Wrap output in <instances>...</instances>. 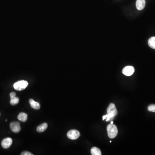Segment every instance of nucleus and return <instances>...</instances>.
Masks as SVG:
<instances>
[{
	"label": "nucleus",
	"instance_id": "nucleus-18",
	"mask_svg": "<svg viewBox=\"0 0 155 155\" xmlns=\"http://www.w3.org/2000/svg\"><path fill=\"white\" fill-rule=\"evenodd\" d=\"M106 116H103V120H105V119H106Z\"/></svg>",
	"mask_w": 155,
	"mask_h": 155
},
{
	"label": "nucleus",
	"instance_id": "nucleus-6",
	"mask_svg": "<svg viewBox=\"0 0 155 155\" xmlns=\"http://www.w3.org/2000/svg\"><path fill=\"white\" fill-rule=\"evenodd\" d=\"M135 68L132 66H127L123 69L122 70V73L126 76H129L132 75L135 72Z\"/></svg>",
	"mask_w": 155,
	"mask_h": 155
},
{
	"label": "nucleus",
	"instance_id": "nucleus-7",
	"mask_svg": "<svg viewBox=\"0 0 155 155\" xmlns=\"http://www.w3.org/2000/svg\"><path fill=\"white\" fill-rule=\"evenodd\" d=\"M13 140L10 137L4 139L1 142V146L4 149L9 148L12 145Z\"/></svg>",
	"mask_w": 155,
	"mask_h": 155
},
{
	"label": "nucleus",
	"instance_id": "nucleus-14",
	"mask_svg": "<svg viewBox=\"0 0 155 155\" xmlns=\"http://www.w3.org/2000/svg\"><path fill=\"white\" fill-rule=\"evenodd\" d=\"M19 102V98L17 97H15L14 98L11 99L10 101V103L11 105H17Z\"/></svg>",
	"mask_w": 155,
	"mask_h": 155
},
{
	"label": "nucleus",
	"instance_id": "nucleus-4",
	"mask_svg": "<svg viewBox=\"0 0 155 155\" xmlns=\"http://www.w3.org/2000/svg\"><path fill=\"white\" fill-rule=\"evenodd\" d=\"M80 132L76 130H72L67 133V137L71 140H76L80 136Z\"/></svg>",
	"mask_w": 155,
	"mask_h": 155
},
{
	"label": "nucleus",
	"instance_id": "nucleus-16",
	"mask_svg": "<svg viewBox=\"0 0 155 155\" xmlns=\"http://www.w3.org/2000/svg\"><path fill=\"white\" fill-rule=\"evenodd\" d=\"M21 155H33V154L32 153H30V152H29L28 151H25L24 152H23V153H22Z\"/></svg>",
	"mask_w": 155,
	"mask_h": 155
},
{
	"label": "nucleus",
	"instance_id": "nucleus-5",
	"mask_svg": "<svg viewBox=\"0 0 155 155\" xmlns=\"http://www.w3.org/2000/svg\"><path fill=\"white\" fill-rule=\"evenodd\" d=\"M10 128L11 130L15 133H18L21 131V127L20 123L19 122H12L10 124Z\"/></svg>",
	"mask_w": 155,
	"mask_h": 155
},
{
	"label": "nucleus",
	"instance_id": "nucleus-12",
	"mask_svg": "<svg viewBox=\"0 0 155 155\" xmlns=\"http://www.w3.org/2000/svg\"><path fill=\"white\" fill-rule=\"evenodd\" d=\"M91 153L92 155H101V152L99 148L94 147L91 149Z\"/></svg>",
	"mask_w": 155,
	"mask_h": 155
},
{
	"label": "nucleus",
	"instance_id": "nucleus-8",
	"mask_svg": "<svg viewBox=\"0 0 155 155\" xmlns=\"http://www.w3.org/2000/svg\"><path fill=\"white\" fill-rule=\"evenodd\" d=\"M145 0H137L136 7L137 10L141 11L144 9L145 6Z\"/></svg>",
	"mask_w": 155,
	"mask_h": 155
},
{
	"label": "nucleus",
	"instance_id": "nucleus-13",
	"mask_svg": "<svg viewBox=\"0 0 155 155\" xmlns=\"http://www.w3.org/2000/svg\"><path fill=\"white\" fill-rule=\"evenodd\" d=\"M148 44L150 48L155 49V37L150 38L148 41Z\"/></svg>",
	"mask_w": 155,
	"mask_h": 155
},
{
	"label": "nucleus",
	"instance_id": "nucleus-1",
	"mask_svg": "<svg viewBox=\"0 0 155 155\" xmlns=\"http://www.w3.org/2000/svg\"><path fill=\"white\" fill-rule=\"evenodd\" d=\"M107 114L105 115L106 116V121L112 120L118 114V111L115 105L114 104H110L107 110Z\"/></svg>",
	"mask_w": 155,
	"mask_h": 155
},
{
	"label": "nucleus",
	"instance_id": "nucleus-11",
	"mask_svg": "<svg viewBox=\"0 0 155 155\" xmlns=\"http://www.w3.org/2000/svg\"><path fill=\"white\" fill-rule=\"evenodd\" d=\"M48 125L47 123H44L42 124L39 126H38L37 128V131L38 132H42L45 131L47 128H48Z\"/></svg>",
	"mask_w": 155,
	"mask_h": 155
},
{
	"label": "nucleus",
	"instance_id": "nucleus-3",
	"mask_svg": "<svg viewBox=\"0 0 155 155\" xmlns=\"http://www.w3.org/2000/svg\"><path fill=\"white\" fill-rule=\"evenodd\" d=\"M28 86V82L25 80H21L14 84L13 87L17 91H21L25 89Z\"/></svg>",
	"mask_w": 155,
	"mask_h": 155
},
{
	"label": "nucleus",
	"instance_id": "nucleus-2",
	"mask_svg": "<svg viewBox=\"0 0 155 155\" xmlns=\"http://www.w3.org/2000/svg\"><path fill=\"white\" fill-rule=\"evenodd\" d=\"M108 135L110 138H114L117 136L118 131L117 127L113 124H109L107 127Z\"/></svg>",
	"mask_w": 155,
	"mask_h": 155
},
{
	"label": "nucleus",
	"instance_id": "nucleus-19",
	"mask_svg": "<svg viewBox=\"0 0 155 155\" xmlns=\"http://www.w3.org/2000/svg\"><path fill=\"white\" fill-rule=\"evenodd\" d=\"M110 124H113V122H112H112H111V123H110Z\"/></svg>",
	"mask_w": 155,
	"mask_h": 155
},
{
	"label": "nucleus",
	"instance_id": "nucleus-17",
	"mask_svg": "<svg viewBox=\"0 0 155 155\" xmlns=\"http://www.w3.org/2000/svg\"><path fill=\"white\" fill-rule=\"evenodd\" d=\"M16 94L15 92H11L10 94V97L11 99L14 98L16 97Z\"/></svg>",
	"mask_w": 155,
	"mask_h": 155
},
{
	"label": "nucleus",
	"instance_id": "nucleus-10",
	"mask_svg": "<svg viewBox=\"0 0 155 155\" xmlns=\"http://www.w3.org/2000/svg\"><path fill=\"white\" fill-rule=\"evenodd\" d=\"M17 118L21 122H25L27 120L28 115L24 112H20L17 116Z\"/></svg>",
	"mask_w": 155,
	"mask_h": 155
},
{
	"label": "nucleus",
	"instance_id": "nucleus-20",
	"mask_svg": "<svg viewBox=\"0 0 155 155\" xmlns=\"http://www.w3.org/2000/svg\"><path fill=\"white\" fill-rule=\"evenodd\" d=\"M7 119H6V120H5V121H6V122H7Z\"/></svg>",
	"mask_w": 155,
	"mask_h": 155
},
{
	"label": "nucleus",
	"instance_id": "nucleus-9",
	"mask_svg": "<svg viewBox=\"0 0 155 155\" xmlns=\"http://www.w3.org/2000/svg\"><path fill=\"white\" fill-rule=\"evenodd\" d=\"M29 103L30 104L31 107L35 110H39L40 108L39 103L35 101V100L32 99H29Z\"/></svg>",
	"mask_w": 155,
	"mask_h": 155
},
{
	"label": "nucleus",
	"instance_id": "nucleus-15",
	"mask_svg": "<svg viewBox=\"0 0 155 155\" xmlns=\"http://www.w3.org/2000/svg\"><path fill=\"white\" fill-rule=\"evenodd\" d=\"M148 111L152 112H155V105L152 104L149 105L148 107Z\"/></svg>",
	"mask_w": 155,
	"mask_h": 155
}]
</instances>
